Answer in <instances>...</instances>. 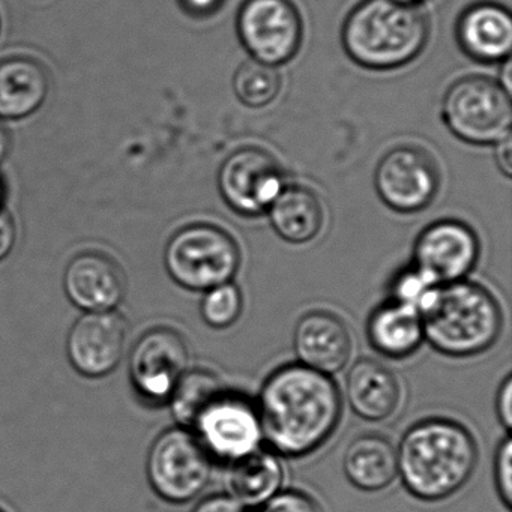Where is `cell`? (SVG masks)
I'll return each instance as SVG.
<instances>
[{
    "label": "cell",
    "instance_id": "obj_27",
    "mask_svg": "<svg viewBox=\"0 0 512 512\" xmlns=\"http://www.w3.org/2000/svg\"><path fill=\"white\" fill-rule=\"evenodd\" d=\"M494 479L506 508L512 506V440L509 434L500 442L494 458Z\"/></svg>",
    "mask_w": 512,
    "mask_h": 512
},
{
    "label": "cell",
    "instance_id": "obj_30",
    "mask_svg": "<svg viewBox=\"0 0 512 512\" xmlns=\"http://www.w3.org/2000/svg\"><path fill=\"white\" fill-rule=\"evenodd\" d=\"M16 242V221H14L10 212L0 208V262H4L13 253Z\"/></svg>",
    "mask_w": 512,
    "mask_h": 512
},
{
    "label": "cell",
    "instance_id": "obj_13",
    "mask_svg": "<svg viewBox=\"0 0 512 512\" xmlns=\"http://www.w3.org/2000/svg\"><path fill=\"white\" fill-rule=\"evenodd\" d=\"M374 184L388 208L413 214L433 202L439 190V170L424 149L398 146L380 160Z\"/></svg>",
    "mask_w": 512,
    "mask_h": 512
},
{
    "label": "cell",
    "instance_id": "obj_11",
    "mask_svg": "<svg viewBox=\"0 0 512 512\" xmlns=\"http://www.w3.org/2000/svg\"><path fill=\"white\" fill-rule=\"evenodd\" d=\"M190 350L187 341L172 328L146 332L128 359L130 379L140 397L149 403H166L188 371Z\"/></svg>",
    "mask_w": 512,
    "mask_h": 512
},
{
    "label": "cell",
    "instance_id": "obj_6",
    "mask_svg": "<svg viewBox=\"0 0 512 512\" xmlns=\"http://www.w3.org/2000/svg\"><path fill=\"white\" fill-rule=\"evenodd\" d=\"M443 119L463 142L497 145L508 139L511 131L509 91L485 76L463 77L449 86L443 98Z\"/></svg>",
    "mask_w": 512,
    "mask_h": 512
},
{
    "label": "cell",
    "instance_id": "obj_1",
    "mask_svg": "<svg viewBox=\"0 0 512 512\" xmlns=\"http://www.w3.org/2000/svg\"><path fill=\"white\" fill-rule=\"evenodd\" d=\"M256 407L263 439L278 454L298 458L334 434L343 401L331 376L295 362L269 374Z\"/></svg>",
    "mask_w": 512,
    "mask_h": 512
},
{
    "label": "cell",
    "instance_id": "obj_16",
    "mask_svg": "<svg viewBox=\"0 0 512 512\" xmlns=\"http://www.w3.org/2000/svg\"><path fill=\"white\" fill-rule=\"evenodd\" d=\"M293 347L299 364L332 376L350 361L352 335L334 313L311 311L296 325Z\"/></svg>",
    "mask_w": 512,
    "mask_h": 512
},
{
    "label": "cell",
    "instance_id": "obj_22",
    "mask_svg": "<svg viewBox=\"0 0 512 512\" xmlns=\"http://www.w3.org/2000/svg\"><path fill=\"white\" fill-rule=\"evenodd\" d=\"M268 214L275 233L283 241L296 245L313 241L325 221L322 200L302 185L284 187Z\"/></svg>",
    "mask_w": 512,
    "mask_h": 512
},
{
    "label": "cell",
    "instance_id": "obj_33",
    "mask_svg": "<svg viewBox=\"0 0 512 512\" xmlns=\"http://www.w3.org/2000/svg\"><path fill=\"white\" fill-rule=\"evenodd\" d=\"M185 8L196 16H209L223 4V0H182Z\"/></svg>",
    "mask_w": 512,
    "mask_h": 512
},
{
    "label": "cell",
    "instance_id": "obj_39",
    "mask_svg": "<svg viewBox=\"0 0 512 512\" xmlns=\"http://www.w3.org/2000/svg\"><path fill=\"white\" fill-rule=\"evenodd\" d=\"M263 512V511H262Z\"/></svg>",
    "mask_w": 512,
    "mask_h": 512
},
{
    "label": "cell",
    "instance_id": "obj_36",
    "mask_svg": "<svg viewBox=\"0 0 512 512\" xmlns=\"http://www.w3.org/2000/svg\"><path fill=\"white\" fill-rule=\"evenodd\" d=\"M2 197H4V188H2V182H0V203H2Z\"/></svg>",
    "mask_w": 512,
    "mask_h": 512
},
{
    "label": "cell",
    "instance_id": "obj_29",
    "mask_svg": "<svg viewBox=\"0 0 512 512\" xmlns=\"http://www.w3.org/2000/svg\"><path fill=\"white\" fill-rule=\"evenodd\" d=\"M263 512H322L319 503L298 490L278 491Z\"/></svg>",
    "mask_w": 512,
    "mask_h": 512
},
{
    "label": "cell",
    "instance_id": "obj_8",
    "mask_svg": "<svg viewBox=\"0 0 512 512\" xmlns=\"http://www.w3.org/2000/svg\"><path fill=\"white\" fill-rule=\"evenodd\" d=\"M239 40L254 61L287 64L302 43V20L290 0H245L236 20Z\"/></svg>",
    "mask_w": 512,
    "mask_h": 512
},
{
    "label": "cell",
    "instance_id": "obj_21",
    "mask_svg": "<svg viewBox=\"0 0 512 512\" xmlns=\"http://www.w3.org/2000/svg\"><path fill=\"white\" fill-rule=\"evenodd\" d=\"M343 469L359 490H385L398 475L397 448L380 434H362L347 446Z\"/></svg>",
    "mask_w": 512,
    "mask_h": 512
},
{
    "label": "cell",
    "instance_id": "obj_18",
    "mask_svg": "<svg viewBox=\"0 0 512 512\" xmlns=\"http://www.w3.org/2000/svg\"><path fill=\"white\" fill-rule=\"evenodd\" d=\"M350 409L370 422L391 418L401 400L400 382L394 371L373 359H359L346 379Z\"/></svg>",
    "mask_w": 512,
    "mask_h": 512
},
{
    "label": "cell",
    "instance_id": "obj_14",
    "mask_svg": "<svg viewBox=\"0 0 512 512\" xmlns=\"http://www.w3.org/2000/svg\"><path fill=\"white\" fill-rule=\"evenodd\" d=\"M125 341L127 323L118 311L85 313L68 334V359L82 376L104 377L121 364Z\"/></svg>",
    "mask_w": 512,
    "mask_h": 512
},
{
    "label": "cell",
    "instance_id": "obj_17",
    "mask_svg": "<svg viewBox=\"0 0 512 512\" xmlns=\"http://www.w3.org/2000/svg\"><path fill=\"white\" fill-rule=\"evenodd\" d=\"M457 40L461 50L475 61H506L512 49L511 14L491 2L472 5L458 19Z\"/></svg>",
    "mask_w": 512,
    "mask_h": 512
},
{
    "label": "cell",
    "instance_id": "obj_28",
    "mask_svg": "<svg viewBox=\"0 0 512 512\" xmlns=\"http://www.w3.org/2000/svg\"><path fill=\"white\" fill-rule=\"evenodd\" d=\"M433 287L428 283L416 269H409L398 275L392 286V299H397L406 304L415 305L418 308L419 302L424 298L425 293Z\"/></svg>",
    "mask_w": 512,
    "mask_h": 512
},
{
    "label": "cell",
    "instance_id": "obj_25",
    "mask_svg": "<svg viewBox=\"0 0 512 512\" xmlns=\"http://www.w3.org/2000/svg\"><path fill=\"white\" fill-rule=\"evenodd\" d=\"M236 97L251 109L269 106L281 91V76L277 67L262 62H244L233 77Z\"/></svg>",
    "mask_w": 512,
    "mask_h": 512
},
{
    "label": "cell",
    "instance_id": "obj_35",
    "mask_svg": "<svg viewBox=\"0 0 512 512\" xmlns=\"http://www.w3.org/2000/svg\"><path fill=\"white\" fill-rule=\"evenodd\" d=\"M8 151H10V137L5 128L0 125V163L7 158Z\"/></svg>",
    "mask_w": 512,
    "mask_h": 512
},
{
    "label": "cell",
    "instance_id": "obj_10",
    "mask_svg": "<svg viewBox=\"0 0 512 512\" xmlns=\"http://www.w3.org/2000/svg\"><path fill=\"white\" fill-rule=\"evenodd\" d=\"M218 188L230 209L244 217H259L283 191V172L268 151L250 146L233 152L224 161L218 173Z\"/></svg>",
    "mask_w": 512,
    "mask_h": 512
},
{
    "label": "cell",
    "instance_id": "obj_31",
    "mask_svg": "<svg viewBox=\"0 0 512 512\" xmlns=\"http://www.w3.org/2000/svg\"><path fill=\"white\" fill-rule=\"evenodd\" d=\"M496 412L500 424L505 430H511L512 427V376L508 374L500 385L496 398Z\"/></svg>",
    "mask_w": 512,
    "mask_h": 512
},
{
    "label": "cell",
    "instance_id": "obj_5",
    "mask_svg": "<svg viewBox=\"0 0 512 512\" xmlns=\"http://www.w3.org/2000/svg\"><path fill=\"white\" fill-rule=\"evenodd\" d=\"M164 265L179 286L206 292L233 280L241 265V251L226 230L212 224H191L167 242Z\"/></svg>",
    "mask_w": 512,
    "mask_h": 512
},
{
    "label": "cell",
    "instance_id": "obj_37",
    "mask_svg": "<svg viewBox=\"0 0 512 512\" xmlns=\"http://www.w3.org/2000/svg\"><path fill=\"white\" fill-rule=\"evenodd\" d=\"M410 2H419V0H410Z\"/></svg>",
    "mask_w": 512,
    "mask_h": 512
},
{
    "label": "cell",
    "instance_id": "obj_34",
    "mask_svg": "<svg viewBox=\"0 0 512 512\" xmlns=\"http://www.w3.org/2000/svg\"><path fill=\"white\" fill-rule=\"evenodd\" d=\"M497 145H499V148H497V163H499L500 170L509 178L512 173L511 137L497 143Z\"/></svg>",
    "mask_w": 512,
    "mask_h": 512
},
{
    "label": "cell",
    "instance_id": "obj_38",
    "mask_svg": "<svg viewBox=\"0 0 512 512\" xmlns=\"http://www.w3.org/2000/svg\"><path fill=\"white\" fill-rule=\"evenodd\" d=\"M0 512H5L4 509H0Z\"/></svg>",
    "mask_w": 512,
    "mask_h": 512
},
{
    "label": "cell",
    "instance_id": "obj_12",
    "mask_svg": "<svg viewBox=\"0 0 512 512\" xmlns=\"http://www.w3.org/2000/svg\"><path fill=\"white\" fill-rule=\"evenodd\" d=\"M478 259V235L458 220L425 227L413 248V269L433 286L466 280Z\"/></svg>",
    "mask_w": 512,
    "mask_h": 512
},
{
    "label": "cell",
    "instance_id": "obj_23",
    "mask_svg": "<svg viewBox=\"0 0 512 512\" xmlns=\"http://www.w3.org/2000/svg\"><path fill=\"white\" fill-rule=\"evenodd\" d=\"M284 481L280 458L268 449H256L251 454L232 461L227 470V488L242 506L266 505Z\"/></svg>",
    "mask_w": 512,
    "mask_h": 512
},
{
    "label": "cell",
    "instance_id": "obj_2",
    "mask_svg": "<svg viewBox=\"0 0 512 512\" xmlns=\"http://www.w3.org/2000/svg\"><path fill=\"white\" fill-rule=\"evenodd\" d=\"M397 461L407 491L425 502H436L467 484L478 463V445L460 422L428 418L404 433Z\"/></svg>",
    "mask_w": 512,
    "mask_h": 512
},
{
    "label": "cell",
    "instance_id": "obj_15",
    "mask_svg": "<svg viewBox=\"0 0 512 512\" xmlns=\"http://www.w3.org/2000/svg\"><path fill=\"white\" fill-rule=\"evenodd\" d=\"M64 289L71 304L85 313L115 311L125 295L124 272L106 254L88 251L68 263Z\"/></svg>",
    "mask_w": 512,
    "mask_h": 512
},
{
    "label": "cell",
    "instance_id": "obj_7",
    "mask_svg": "<svg viewBox=\"0 0 512 512\" xmlns=\"http://www.w3.org/2000/svg\"><path fill=\"white\" fill-rule=\"evenodd\" d=\"M146 469L152 490L166 502L182 505L208 485L211 455L190 428H170L152 443Z\"/></svg>",
    "mask_w": 512,
    "mask_h": 512
},
{
    "label": "cell",
    "instance_id": "obj_32",
    "mask_svg": "<svg viewBox=\"0 0 512 512\" xmlns=\"http://www.w3.org/2000/svg\"><path fill=\"white\" fill-rule=\"evenodd\" d=\"M193 512H245V508L230 494H214L203 499Z\"/></svg>",
    "mask_w": 512,
    "mask_h": 512
},
{
    "label": "cell",
    "instance_id": "obj_26",
    "mask_svg": "<svg viewBox=\"0 0 512 512\" xmlns=\"http://www.w3.org/2000/svg\"><path fill=\"white\" fill-rule=\"evenodd\" d=\"M244 298L241 289L233 281L206 290L200 304V314L206 325L214 329H226L235 325L241 317Z\"/></svg>",
    "mask_w": 512,
    "mask_h": 512
},
{
    "label": "cell",
    "instance_id": "obj_19",
    "mask_svg": "<svg viewBox=\"0 0 512 512\" xmlns=\"http://www.w3.org/2000/svg\"><path fill=\"white\" fill-rule=\"evenodd\" d=\"M367 338L371 347L385 358H409L424 341L418 308L389 299L368 317Z\"/></svg>",
    "mask_w": 512,
    "mask_h": 512
},
{
    "label": "cell",
    "instance_id": "obj_20",
    "mask_svg": "<svg viewBox=\"0 0 512 512\" xmlns=\"http://www.w3.org/2000/svg\"><path fill=\"white\" fill-rule=\"evenodd\" d=\"M49 79L38 62L11 58L0 62V119L19 121L46 103Z\"/></svg>",
    "mask_w": 512,
    "mask_h": 512
},
{
    "label": "cell",
    "instance_id": "obj_9",
    "mask_svg": "<svg viewBox=\"0 0 512 512\" xmlns=\"http://www.w3.org/2000/svg\"><path fill=\"white\" fill-rule=\"evenodd\" d=\"M191 430L211 457L229 463L259 449L263 439L257 407L227 389L206 406Z\"/></svg>",
    "mask_w": 512,
    "mask_h": 512
},
{
    "label": "cell",
    "instance_id": "obj_24",
    "mask_svg": "<svg viewBox=\"0 0 512 512\" xmlns=\"http://www.w3.org/2000/svg\"><path fill=\"white\" fill-rule=\"evenodd\" d=\"M226 391L220 377L211 370H188L170 395L173 418L179 427L193 428L200 413Z\"/></svg>",
    "mask_w": 512,
    "mask_h": 512
},
{
    "label": "cell",
    "instance_id": "obj_3",
    "mask_svg": "<svg viewBox=\"0 0 512 512\" xmlns=\"http://www.w3.org/2000/svg\"><path fill=\"white\" fill-rule=\"evenodd\" d=\"M424 340L451 358H470L487 352L502 332L499 302L472 281L433 286L418 305Z\"/></svg>",
    "mask_w": 512,
    "mask_h": 512
},
{
    "label": "cell",
    "instance_id": "obj_4",
    "mask_svg": "<svg viewBox=\"0 0 512 512\" xmlns=\"http://www.w3.org/2000/svg\"><path fill=\"white\" fill-rule=\"evenodd\" d=\"M430 34L427 14L410 0H364L343 26V47L356 64L394 70L418 58Z\"/></svg>",
    "mask_w": 512,
    "mask_h": 512
}]
</instances>
